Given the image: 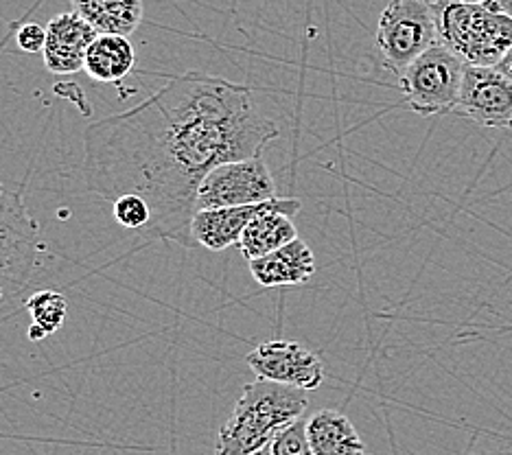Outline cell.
<instances>
[{
	"mask_svg": "<svg viewBox=\"0 0 512 455\" xmlns=\"http://www.w3.org/2000/svg\"><path fill=\"white\" fill-rule=\"evenodd\" d=\"M278 134L248 86L189 70L136 108L86 127V184L110 202L141 195L151 237L197 248L191 221L202 180L224 162L263 154Z\"/></svg>",
	"mask_w": 512,
	"mask_h": 455,
	"instance_id": "cell-1",
	"label": "cell"
},
{
	"mask_svg": "<svg viewBox=\"0 0 512 455\" xmlns=\"http://www.w3.org/2000/svg\"><path fill=\"white\" fill-rule=\"evenodd\" d=\"M307 405V390L263 379L248 383L219 429L215 455H252L270 445L278 431L302 418Z\"/></svg>",
	"mask_w": 512,
	"mask_h": 455,
	"instance_id": "cell-2",
	"label": "cell"
},
{
	"mask_svg": "<svg viewBox=\"0 0 512 455\" xmlns=\"http://www.w3.org/2000/svg\"><path fill=\"white\" fill-rule=\"evenodd\" d=\"M440 44L469 66H497L512 49V18L495 0L464 5L434 0Z\"/></svg>",
	"mask_w": 512,
	"mask_h": 455,
	"instance_id": "cell-3",
	"label": "cell"
},
{
	"mask_svg": "<svg viewBox=\"0 0 512 455\" xmlns=\"http://www.w3.org/2000/svg\"><path fill=\"white\" fill-rule=\"evenodd\" d=\"M42 252L40 226L18 191L0 182V287L16 298L31 283Z\"/></svg>",
	"mask_w": 512,
	"mask_h": 455,
	"instance_id": "cell-4",
	"label": "cell"
},
{
	"mask_svg": "<svg viewBox=\"0 0 512 455\" xmlns=\"http://www.w3.org/2000/svg\"><path fill=\"white\" fill-rule=\"evenodd\" d=\"M440 44L434 0H390L381 11L377 46L383 66L401 77L425 51Z\"/></svg>",
	"mask_w": 512,
	"mask_h": 455,
	"instance_id": "cell-5",
	"label": "cell"
},
{
	"mask_svg": "<svg viewBox=\"0 0 512 455\" xmlns=\"http://www.w3.org/2000/svg\"><path fill=\"white\" fill-rule=\"evenodd\" d=\"M467 66V62L442 44L432 46L407 66L399 77V88L407 108L421 116L453 112Z\"/></svg>",
	"mask_w": 512,
	"mask_h": 455,
	"instance_id": "cell-6",
	"label": "cell"
},
{
	"mask_svg": "<svg viewBox=\"0 0 512 455\" xmlns=\"http://www.w3.org/2000/svg\"><path fill=\"white\" fill-rule=\"evenodd\" d=\"M276 182L263 154L224 162L206 175L197 191V210L250 206L274 200Z\"/></svg>",
	"mask_w": 512,
	"mask_h": 455,
	"instance_id": "cell-7",
	"label": "cell"
},
{
	"mask_svg": "<svg viewBox=\"0 0 512 455\" xmlns=\"http://www.w3.org/2000/svg\"><path fill=\"white\" fill-rule=\"evenodd\" d=\"M246 364L254 370L256 379L292 385L307 392L318 390L327 379L320 355L300 342H263L246 355Z\"/></svg>",
	"mask_w": 512,
	"mask_h": 455,
	"instance_id": "cell-8",
	"label": "cell"
},
{
	"mask_svg": "<svg viewBox=\"0 0 512 455\" xmlns=\"http://www.w3.org/2000/svg\"><path fill=\"white\" fill-rule=\"evenodd\" d=\"M453 114L482 127L512 130V84L495 66H467Z\"/></svg>",
	"mask_w": 512,
	"mask_h": 455,
	"instance_id": "cell-9",
	"label": "cell"
},
{
	"mask_svg": "<svg viewBox=\"0 0 512 455\" xmlns=\"http://www.w3.org/2000/svg\"><path fill=\"white\" fill-rule=\"evenodd\" d=\"M97 38L99 33L75 9L57 14L46 25V46L42 53L46 70L53 75H75L84 70L86 51Z\"/></svg>",
	"mask_w": 512,
	"mask_h": 455,
	"instance_id": "cell-10",
	"label": "cell"
},
{
	"mask_svg": "<svg viewBox=\"0 0 512 455\" xmlns=\"http://www.w3.org/2000/svg\"><path fill=\"white\" fill-rule=\"evenodd\" d=\"M278 204V197L261 204L230 206V208H208L197 210L191 221V237L195 245L208 252H224L232 245H239L243 230L250 221L265 213L267 208Z\"/></svg>",
	"mask_w": 512,
	"mask_h": 455,
	"instance_id": "cell-11",
	"label": "cell"
},
{
	"mask_svg": "<svg viewBox=\"0 0 512 455\" xmlns=\"http://www.w3.org/2000/svg\"><path fill=\"white\" fill-rule=\"evenodd\" d=\"M302 202L296 197H278V204L256 215L246 226L239 241V252L243 259L254 261L261 256L283 248L289 241L298 239V230L292 217L300 213Z\"/></svg>",
	"mask_w": 512,
	"mask_h": 455,
	"instance_id": "cell-12",
	"label": "cell"
},
{
	"mask_svg": "<svg viewBox=\"0 0 512 455\" xmlns=\"http://www.w3.org/2000/svg\"><path fill=\"white\" fill-rule=\"evenodd\" d=\"M250 274L261 287H298L307 285L316 274V256L300 237L289 241L261 259L248 261Z\"/></svg>",
	"mask_w": 512,
	"mask_h": 455,
	"instance_id": "cell-13",
	"label": "cell"
},
{
	"mask_svg": "<svg viewBox=\"0 0 512 455\" xmlns=\"http://www.w3.org/2000/svg\"><path fill=\"white\" fill-rule=\"evenodd\" d=\"M313 455H368L353 420L337 410H320L307 418Z\"/></svg>",
	"mask_w": 512,
	"mask_h": 455,
	"instance_id": "cell-14",
	"label": "cell"
},
{
	"mask_svg": "<svg viewBox=\"0 0 512 455\" xmlns=\"http://www.w3.org/2000/svg\"><path fill=\"white\" fill-rule=\"evenodd\" d=\"M136 51L125 35H99L86 51L84 70L90 79L101 84H116L132 73Z\"/></svg>",
	"mask_w": 512,
	"mask_h": 455,
	"instance_id": "cell-15",
	"label": "cell"
},
{
	"mask_svg": "<svg viewBox=\"0 0 512 455\" xmlns=\"http://www.w3.org/2000/svg\"><path fill=\"white\" fill-rule=\"evenodd\" d=\"M73 9L99 35H132L143 20V0H73Z\"/></svg>",
	"mask_w": 512,
	"mask_h": 455,
	"instance_id": "cell-16",
	"label": "cell"
},
{
	"mask_svg": "<svg viewBox=\"0 0 512 455\" xmlns=\"http://www.w3.org/2000/svg\"><path fill=\"white\" fill-rule=\"evenodd\" d=\"M25 307L31 315V326H29V340L38 342L57 333L66 322L68 315V302L60 294V291L53 289H42L36 294L29 296Z\"/></svg>",
	"mask_w": 512,
	"mask_h": 455,
	"instance_id": "cell-17",
	"label": "cell"
},
{
	"mask_svg": "<svg viewBox=\"0 0 512 455\" xmlns=\"http://www.w3.org/2000/svg\"><path fill=\"white\" fill-rule=\"evenodd\" d=\"M112 215L127 230H147L151 224V208L141 195H121L112 202Z\"/></svg>",
	"mask_w": 512,
	"mask_h": 455,
	"instance_id": "cell-18",
	"label": "cell"
},
{
	"mask_svg": "<svg viewBox=\"0 0 512 455\" xmlns=\"http://www.w3.org/2000/svg\"><path fill=\"white\" fill-rule=\"evenodd\" d=\"M270 447L274 455H313L307 438V420L298 418L296 423L278 431Z\"/></svg>",
	"mask_w": 512,
	"mask_h": 455,
	"instance_id": "cell-19",
	"label": "cell"
},
{
	"mask_svg": "<svg viewBox=\"0 0 512 455\" xmlns=\"http://www.w3.org/2000/svg\"><path fill=\"white\" fill-rule=\"evenodd\" d=\"M16 42L20 51L42 55L46 46V27H40L38 22H27V25H22L18 29Z\"/></svg>",
	"mask_w": 512,
	"mask_h": 455,
	"instance_id": "cell-20",
	"label": "cell"
},
{
	"mask_svg": "<svg viewBox=\"0 0 512 455\" xmlns=\"http://www.w3.org/2000/svg\"><path fill=\"white\" fill-rule=\"evenodd\" d=\"M495 68L512 84V49L502 57V62H499Z\"/></svg>",
	"mask_w": 512,
	"mask_h": 455,
	"instance_id": "cell-21",
	"label": "cell"
},
{
	"mask_svg": "<svg viewBox=\"0 0 512 455\" xmlns=\"http://www.w3.org/2000/svg\"><path fill=\"white\" fill-rule=\"evenodd\" d=\"M495 3L502 7V11H506V14L512 18V0H495Z\"/></svg>",
	"mask_w": 512,
	"mask_h": 455,
	"instance_id": "cell-22",
	"label": "cell"
},
{
	"mask_svg": "<svg viewBox=\"0 0 512 455\" xmlns=\"http://www.w3.org/2000/svg\"><path fill=\"white\" fill-rule=\"evenodd\" d=\"M252 455H274V453H272V447H270V445H265L263 449H259V451H254Z\"/></svg>",
	"mask_w": 512,
	"mask_h": 455,
	"instance_id": "cell-23",
	"label": "cell"
},
{
	"mask_svg": "<svg viewBox=\"0 0 512 455\" xmlns=\"http://www.w3.org/2000/svg\"><path fill=\"white\" fill-rule=\"evenodd\" d=\"M456 3H464V5H482L486 0H456Z\"/></svg>",
	"mask_w": 512,
	"mask_h": 455,
	"instance_id": "cell-24",
	"label": "cell"
},
{
	"mask_svg": "<svg viewBox=\"0 0 512 455\" xmlns=\"http://www.w3.org/2000/svg\"><path fill=\"white\" fill-rule=\"evenodd\" d=\"M5 298V289L3 287H0V300H3Z\"/></svg>",
	"mask_w": 512,
	"mask_h": 455,
	"instance_id": "cell-25",
	"label": "cell"
}]
</instances>
